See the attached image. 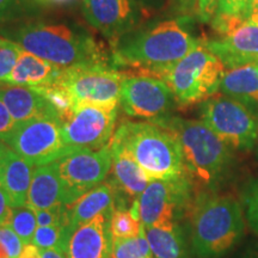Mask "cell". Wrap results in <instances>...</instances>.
<instances>
[{
	"instance_id": "cell-1",
	"label": "cell",
	"mask_w": 258,
	"mask_h": 258,
	"mask_svg": "<svg viewBox=\"0 0 258 258\" xmlns=\"http://www.w3.org/2000/svg\"><path fill=\"white\" fill-rule=\"evenodd\" d=\"M116 69H134L139 74L163 79L167 71L200 43L179 19H167L134 29L111 41Z\"/></svg>"
},
{
	"instance_id": "cell-2",
	"label": "cell",
	"mask_w": 258,
	"mask_h": 258,
	"mask_svg": "<svg viewBox=\"0 0 258 258\" xmlns=\"http://www.w3.org/2000/svg\"><path fill=\"white\" fill-rule=\"evenodd\" d=\"M9 40L60 69L91 64L114 66L111 54L89 32L66 24L35 22L5 31Z\"/></svg>"
},
{
	"instance_id": "cell-3",
	"label": "cell",
	"mask_w": 258,
	"mask_h": 258,
	"mask_svg": "<svg viewBox=\"0 0 258 258\" xmlns=\"http://www.w3.org/2000/svg\"><path fill=\"white\" fill-rule=\"evenodd\" d=\"M189 213L192 250L199 258H221L243 237V209L233 196L198 194Z\"/></svg>"
},
{
	"instance_id": "cell-4",
	"label": "cell",
	"mask_w": 258,
	"mask_h": 258,
	"mask_svg": "<svg viewBox=\"0 0 258 258\" xmlns=\"http://www.w3.org/2000/svg\"><path fill=\"white\" fill-rule=\"evenodd\" d=\"M152 122L175 134L182 148L186 172L194 184L213 188L227 176L233 163L232 148L207 124L175 116Z\"/></svg>"
},
{
	"instance_id": "cell-5",
	"label": "cell",
	"mask_w": 258,
	"mask_h": 258,
	"mask_svg": "<svg viewBox=\"0 0 258 258\" xmlns=\"http://www.w3.org/2000/svg\"><path fill=\"white\" fill-rule=\"evenodd\" d=\"M112 139L125 148L151 179H172L188 173L175 134L152 121H123Z\"/></svg>"
},
{
	"instance_id": "cell-6",
	"label": "cell",
	"mask_w": 258,
	"mask_h": 258,
	"mask_svg": "<svg viewBox=\"0 0 258 258\" xmlns=\"http://www.w3.org/2000/svg\"><path fill=\"white\" fill-rule=\"evenodd\" d=\"M226 72L224 63L209 50L205 42L200 43L167 71L163 80L172 91L177 104L192 105L203 103L217 95Z\"/></svg>"
},
{
	"instance_id": "cell-7",
	"label": "cell",
	"mask_w": 258,
	"mask_h": 258,
	"mask_svg": "<svg viewBox=\"0 0 258 258\" xmlns=\"http://www.w3.org/2000/svg\"><path fill=\"white\" fill-rule=\"evenodd\" d=\"M201 121L232 150H250L258 139V117L244 102L224 93L201 105Z\"/></svg>"
},
{
	"instance_id": "cell-8",
	"label": "cell",
	"mask_w": 258,
	"mask_h": 258,
	"mask_svg": "<svg viewBox=\"0 0 258 258\" xmlns=\"http://www.w3.org/2000/svg\"><path fill=\"white\" fill-rule=\"evenodd\" d=\"M194 199V182L186 173L172 179H152L135 203L141 224L148 228L178 222L190 212Z\"/></svg>"
},
{
	"instance_id": "cell-9",
	"label": "cell",
	"mask_w": 258,
	"mask_h": 258,
	"mask_svg": "<svg viewBox=\"0 0 258 258\" xmlns=\"http://www.w3.org/2000/svg\"><path fill=\"white\" fill-rule=\"evenodd\" d=\"M4 143L35 166L54 163L61 157L80 150L69 147L63 143L61 123L49 116L19 122Z\"/></svg>"
},
{
	"instance_id": "cell-10",
	"label": "cell",
	"mask_w": 258,
	"mask_h": 258,
	"mask_svg": "<svg viewBox=\"0 0 258 258\" xmlns=\"http://www.w3.org/2000/svg\"><path fill=\"white\" fill-rule=\"evenodd\" d=\"M54 164L62 185V203L70 207L106 178L111 169L110 144L99 150L80 148Z\"/></svg>"
},
{
	"instance_id": "cell-11",
	"label": "cell",
	"mask_w": 258,
	"mask_h": 258,
	"mask_svg": "<svg viewBox=\"0 0 258 258\" xmlns=\"http://www.w3.org/2000/svg\"><path fill=\"white\" fill-rule=\"evenodd\" d=\"M125 76L106 64L63 69L54 84L70 93L76 104H120L121 84Z\"/></svg>"
},
{
	"instance_id": "cell-12",
	"label": "cell",
	"mask_w": 258,
	"mask_h": 258,
	"mask_svg": "<svg viewBox=\"0 0 258 258\" xmlns=\"http://www.w3.org/2000/svg\"><path fill=\"white\" fill-rule=\"evenodd\" d=\"M118 104H76L72 115L61 123L63 143L72 148L99 150L110 143L117 120Z\"/></svg>"
},
{
	"instance_id": "cell-13",
	"label": "cell",
	"mask_w": 258,
	"mask_h": 258,
	"mask_svg": "<svg viewBox=\"0 0 258 258\" xmlns=\"http://www.w3.org/2000/svg\"><path fill=\"white\" fill-rule=\"evenodd\" d=\"M120 104L131 117L156 121L169 116L177 102L163 79L125 72L121 84Z\"/></svg>"
},
{
	"instance_id": "cell-14",
	"label": "cell",
	"mask_w": 258,
	"mask_h": 258,
	"mask_svg": "<svg viewBox=\"0 0 258 258\" xmlns=\"http://www.w3.org/2000/svg\"><path fill=\"white\" fill-rule=\"evenodd\" d=\"M83 14L90 25L115 41L140 23L138 0H82Z\"/></svg>"
},
{
	"instance_id": "cell-15",
	"label": "cell",
	"mask_w": 258,
	"mask_h": 258,
	"mask_svg": "<svg viewBox=\"0 0 258 258\" xmlns=\"http://www.w3.org/2000/svg\"><path fill=\"white\" fill-rule=\"evenodd\" d=\"M112 212L101 213L72 232L67 247L69 258H111Z\"/></svg>"
},
{
	"instance_id": "cell-16",
	"label": "cell",
	"mask_w": 258,
	"mask_h": 258,
	"mask_svg": "<svg viewBox=\"0 0 258 258\" xmlns=\"http://www.w3.org/2000/svg\"><path fill=\"white\" fill-rule=\"evenodd\" d=\"M205 43L222 61L225 69L258 62V25L250 21L230 36Z\"/></svg>"
},
{
	"instance_id": "cell-17",
	"label": "cell",
	"mask_w": 258,
	"mask_h": 258,
	"mask_svg": "<svg viewBox=\"0 0 258 258\" xmlns=\"http://www.w3.org/2000/svg\"><path fill=\"white\" fill-rule=\"evenodd\" d=\"M35 165L6 146L0 156V186L12 208L27 206Z\"/></svg>"
},
{
	"instance_id": "cell-18",
	"label": "cell",
	"mask_w": 258,
	"mask_h": 258,
	"mask_svg": "<svg viewBox=\"0 0 258 258\" xmlns=\"http://www.w3.org/2000/svg\"><path fill=\"white\" fill-rule=\"evenodd\" d=\"M122 206H125L123 195L118 191L114 182L111 179L103 182L84 194L82 198L69 207L71 231L73 232L80 225L90 221L101 213L114 211Z\"/></svg>"
},
{
	"instance_id": "cell-19",
	"label": "cell",
	"mask_w": 258,
	"mask_h": 258,
	"mask_svg": "<svg viewBox=\"0 0 258 258\" xmlns=\"http://www.w3.org/2000/svg\"><path fill=\"white\" fill-rule=\"evenodd\" d=\"M110 148L111 180L124 198L138 199L152 179L118 141L111 139Z\"/></svg>"
},
{
	"instance_id": "cell-20",
	"label": "cell",
	"mask_w": 258,
	"mask_h": 258,
	"mask_svg": "<svg viewBox=\"0 0 258 258\" xmlns=\"http://www.w3.org/2000/svg\"><path fill=\"white\" fill-rule=\"evenodd\" d=\"M63 69L48 62L34 54L22 49L17 63L12 70L5 84L27 88L51 85L59 78Z\"/></svg>"
},
{
	"instance_id": "cell-21",
	"label": "cell",
	"mask_w": 258,
	"mask_h": 258,
	"mask_svg": "<svg viewBox=\"0 0 258 258\" xmlns=\"http://www.w3.org/2000/svg\"><path fill=\"white\" fill-rule=\"evenodd\" d=\"M63 191L55 164L37 166L28 192L27 207L38 212L62 203Z\"/></svg>"
},
{
	"instance_id": "cell-22",
	"label": "cell",
	"mask_w": 258,
	"mask_h": 258,
	"mask_svg": "<svg viewBox=\"0 0 258 258\" xmlns=\"http://www.w3.org/2000/svg\"><path fill=\"white\" fill-rule=\"evenodd\" d=\"M0 98L8 106L10 114L16 123L38 117V116L54 117L46 99L32 88L16 85L8 86V88L0 89Z\"/></svg>"
},
{
	"instance_id": "cell-23",
	"label": "cell",
	"mask_w": 258,
	"mask_h": 258,
	"mask_svg": "<svg viewBox=\"0 0 258 258\" xmlns=\"http://www.w3.org/2000/svg\"><path fill=\"white\" fill-rule=\"evenodd\" d=\"M153 258H188L184 233L178 222L145 228Z\"/></svg>"
},
{
	"instance_id": "cell-24",
	"label": "cell",
	"mask_w": 258,
	"mask_h": 258,
	"mask_svg": "<svg viewBox=\"0 0 258 258\" xmlns=\"http://www.w3.org/2000/svg\"><path fill=\"white\" fill-rule=\"evenodd\" d=\"M219 90L241 102H258V62L228 69Z\"/></svg>"
},
{
	"instance_id": "cell-25",
	"label": "cell",
	"mask_w": 258,
	"mask_h": 258,
	"mask_svg": "<svg viewBox=\"0 0 258 258\" xmlns=\"http://www.w3.org/2000/svg\"><path fill=\"white\" fill-rule=\"evenodd\" d=\"M72 231L69 224L54 226H38L34 234L32 244L40 250L56 249L67 252L69 240Z\"/></svg>"
},
{
	"instance_id": "cell-26",
	"label": "cell",
	"mask_w": 258,
	"mask_h": 258,
	"mask_svg": "<svg viewBox=\"0 0 258 258\" xmlns=\"http://www.w3.org/2000/svg\"><path fill=\"white\" fill-rule=\"evenodd\" d=\"M5 225H8L21 238L24 245L31 244L38 226L36 212L32 211L27 206L19 208H12Z\"/></svg>"
},
{
	"instance_id": "cell-27",
	"label": "cell",
	"mask_w": 258,
	"mask_h": 258,
	"mask_svg": "<svg viewBox=\"0 0 258 258\" xmlns=\"http://www.w3.org/2000/svg\"><path fill=\"white\" fill-rule=\"evenodd\" d=\"M147 256H152V252L144 226L138 237L115 238L112 241L111 258H145Z\"/></svg>"
},
{
	"instance_id": "cell-28",
	"label": "cell",
	"mask_w": 258,
	"mask_h": 258,
	"mask_svg": "<svg viewBox=\"0 0 258 258\" xmlns=\"http://www.w3.org/2000/svg\"><path fill=\"white\" fill-rule=\"evenodd\" d=\"M140 219L135 217L131 209L123 206L114 209L111 215V234L112 238H134L138 237L143 228Z\"/></svg>"
},
{
	"instance_id": "cell-29",
	"label": "cell",
	"mask_w": 258,
	"mask_h": 258,
	"mask_svg": "<svg viewBox=\"0 0 258 258\" xmlns=\"http://www.w3.org/2000/svg\"><path fill=\"white\" fill-rule=\"evenodd\" d=\"M22 48L14 41L0 37V84H5L21 55Z\"/></svg>"
},
{
	"instance_id": "cell-30",
	"label": "cell",
	"mask_w": 258,
	"mask_h": 258,
	"mask_svg": "<svg viewBox=\"0 0 258 258\" xmlns=\"http://www.w3.org/2000/svg\"><path fill=\"white\" fill-rule=\"evenodd\" d=\"M245 215L251 228L258 233V179L252 180L243 194Z\"/></svg>"
},
{
	"instance_id": "cell-31",
	"label": "cell",
	"mask_w": 258,
	"mask_h": 258,
	"mask_svg": "<svg viewBox=\"0 0 258 258\" xmlns=\"http://www.w3.org/2000/svg\"><path fill=\"white\" fill-rule=\"evenodd\" d=\"M0 244L8 251L10 258H17L24 247L21 238L8 225L0 226Z\"/></svg>"
},
{
	"instance_id": "cell-32",
	"label": "cell",
	"mask_w": 258,
	"mask_h": 258,
	"mask_svg": "<svg viewBox=\"0 0 258 258\" xmlns=\"http://www.w3.org/2000/svg\"><path fill=\"white\" fill-rule=\"evenodd\" d=\"M217 14L238 16L245 21H249L251 14L250 0H219Z\"/></svg>"
},
{
	"instance_id": "cell-33",
	"label": "cell",
	"mask_w": 258,
	"mask_h": 258,
	"mask_svg": "<svg viewBox=\"0 0 258 258\" xmlns=\"http://www.w3.org/2000/svg\"><path fill=\"white\" fill-rule=\"evenodd\" d=\"M25 11V0H0V23L14 19Z\"/></svg>"
},
{
	"instance_id": "cell-34",
	"label": "cell",
	"mask_w": 258,
	"mask_h": 258,
	"mask_svg": "<svg viewBox=\"0 0 258 258\" xmlns=\"http://www.w3.org/2000/svg\"><path fill=\"white\" fill-rule=\"evenodd\" d=\"M219 0H195V14L203 23H209L217 15Z\"/></svg>"
},
{
	"instance_id": "cell-35",
	"label": "cell",
	"mask_w": 258,
	"mask_h": 258,
	"mask_svg": "<svg viewBox=\"0 0 258 258\" xmlns=\"http://www.w3.org/2000/svg\"><path fill=\"white\" fill-rule=\"evenodd\" d=\"M16 122L12 118L11 114H10L8 106L5 105V103L0 98V140L4 143L5 139L11 134V132L14 131L16 127Z\"/></svg>"
},
{
	"instance_id": "cell-36",
	"label": "cell",
	"mask_w": 258,
	"mask_h": 258,
	"mask_svg": "<svg viewBox=\"0 0 258 258\" xmlns=\"http://www.w3.org/2000/svg\"><path fill=\"white\" fill-rule=\"evenodd\" d=\"M11 205H10L8 196L4 192V190L0 186V226L5 225L8 221L10 213H11Z\"/></svg>"
},
{
	"instance_id": "cell-37",
	"label": "cell",
	"mask_w": 258,
	"mask_h": 258,
	"mask_svg": "<svg viewBox=\"0 0 258 258\" xmlns=\"http://www.w3.org/2000/svg\"><path fill=\"white\" fill-rule=\"evenodd\" d=\"M17 258H41V250L32 243L24 245L23 250Z\"/></svg>"
},
{
	"instance_id": "cell-38",
	"label": "cell",
	"mask_w": 258,
	"mask_h": 258,
	"mask_svg": "<svg viewBox=\"0 0 258 258\" xmlns=\"http://www.w3.org/2000/svg\"><path fill=\"white\" fill-rule=\"evenodd\" d=\"M41 258H69L67 252L56 250V249H48L41 250Z\"/></svg>"
},
{
	"instance_id": "cell-39",
	"label": "cell",
	"mask_w": 258,
	"mask_h": 258,
	"mask_svg": "<svg viewBox=\"0 0 258 258\" xmlns=\"http://www.w3.org/2000/svg\"><path fill=\"white\" fill-rule=\"evenodd\" d=\"M42 5H66L72 3L73 0H35Z\"/></svg>"
},
{
	"instance_id": "cell-40",
	"label": "cell",
	"mask_w": 258,
	"mask_h": 258,
	"mask_svg": "<svg viewBox=\"0 0 258 258\" xmlns=\"http://www.w3.org/2000/svg\"><path fill=\"white\" fill-rule=\"evenodd\" d=\"M241 258H258V244L253 245L245 251Z\"/></svg>"
},
{
	"instance_id": "cell-41",
	"label": "cell",
	"mask_w": 258,
	"mask_h": 258,
	"mask_svg": "<svg viewBox=\"0 0 258 258\" xmlns=\"http://www.w3.org/2000/svg\"><path fill=\"white\" fill-rule=\"evenodd\" d=\"M178 2L183 10H190L195 12V0H178Z\"/></svg>"
},
{
	"instance_id": "cell-42",
	"label": "cell",
	"mask_w": 258,
	"mask_h": 258,
	"mask_svg": "<svg viewBox=\"0 0 258 258\" xmlns=\"http://www.w3.org/2000/svg\"><path fill=\"white\" fill-rule=\"evenodd\" d=\"M249 21L252 22L253 24L258 25V8H257V9H253L252 11H251L250 17H249Z\"/></svg>"
},
{
	"instance_id": "cell-43",
	"label": "cell",
	"mask_w": 258,
	"mask_h": 258,
	"mask_svg": "<svg viewBox=\"0 0 258 258\" xmlns=\"http://www.w3.org/2000/svg\"><path fill=\"white\" fill-rule=\"evenodd\" d=\"M0 258H10L8 251L5 250V247L0 244Z\"/></svg>"
},
{
	"instance_id": "cell-44",
	"label": "cell",
	"mask_w": 258,
	"mask_h": 258,
	"mask_svg": "<svg viewBox=\"0 0 258 258\" xmlns=\"http://www.w3.org/2000/svg\"><path fill=\"white\" fill-rule=\"evenodd\" d=\"M258 8V0H250V9L252 11L253 9Z\"/></svg>"
},
{
	"instance_id": "cell-45",
	"label": "cell",
	"mask_w": 258,
	"mask_h": 258,
	"mask_svg": "<svg viewBox=\"0 0 258 258\" xmlns=\"http://www.w3.org/2000/svg\"><path fill=\"white\" fill-rule=\"evenodd\" d=\"M5 147H6V145H4V143H3V141L0 140V156H2L3 151L5 150Z\"/></svg>"
},
{
	"instance_id": "cell-46",
	"label": "cell",
	"mask_w": 258,
	"mask_h": 258,
	"mask_svg": "<svg viewBox=\"0 0 258 258\" xmlns=\"http://www.w3.org/2000/svg\"><path fill=\"white\" fill-rule=\"evenodd\" d=\"M145 258H152V256H147V257H145Z\"/></svg>"
}]
</instances>
